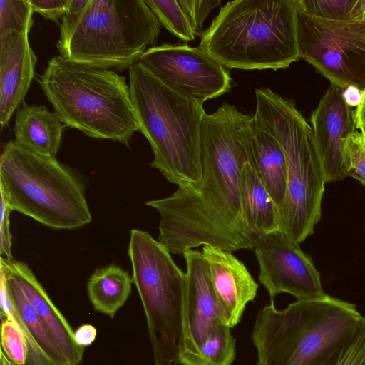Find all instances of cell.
I'll return each instance as SVG.
<instances>
[{"label": "cell", "mask_w": 365, "mask_h": 365, "mask_svg": "<svg viewBox=\"0 0 365 365\" xmlns=\"http://www.w3.org/2000/svg\"><path fill=\"white\" fill-rule=\"evenodd\" d=\"M251 118L227 103L205 113L200 181L145 202L160 214L158 241L170 254L183 255L200 245L230 252L254 250L258 236L244 220L240 197L242 171L251 160Z\"/></svg>", "instance_id": "obj_1"}, {"label": "cell", "mask_w": 365, "mask_h": 365, "mask_svg": "<svg viewBox=\"0 0 365 365\" xmlns=\"http://www.w3.org/2000/svg\"><path fill=\"white\" fill-rule=\"evenodd\" d=\"M297 0H235L221 7L199 48L225 68L284 69L300 58Z\"/></svg>", "instance_id": "obj_2"}, {"label": "cell", "mask_w": 365, "mask_h": 365, "mask_svg": "<svg viewBox=\"0 0 365 365\" xmlns=\"http://www.w3.org/2000/svg\"><path fill=\"white\" fill-rule=\"evenodd\" d=\"M364 319L355 304L329 295L284 309L271 301L254 324L256 365H315L349 341Z\"/></svg>", "instance_id": "obj_3"}, {"label": "cell", "mask_w": 365, "mask_h": 365, "mask_svg": "<svg viewBox=\"0 0 365 365\" xmlns=\"http://www.w3.org/2000/svg\"><path fill=\"white\" fill-rule=\"evenodd\" d=\"M128 72L140 132L154 155L150 166L178 187L198 182L203 103L172 90L138 61Z\"/></svg>", "instance_id": "obj_4"}, {"label": "cell", "mask_w": 365, "mask_h": 365, "mask_svg": "<svg viewBox=\"0 0 365 365\" xmlns=\"http://www.w3.org/2000/svg\"><path fill=\"white\" fill-rule=\"evenodd\" d=\"M41 86L63 124L88 137L130 147L139 124L130 86L116 72L51 58Z\"/></svg>", "instance_id": "obj_5"}, {"label": "cell", "mask_w": 365, "mask_h": 365, "mask_svg": "<svg viewBox=\"0 0 365 365\" xmlns=\"http://www.w3.org/2000/svg\"><path fill=\"white\" fill-rule=\"evenodd\" d=\"M86 186L56 158L32 153L14 140L0 157V191L13 210L53 229L73 230L91 222Z\"/></svg>", "instance_id": "obj_6"}, {"label": "cell", "mask_w": 365, "mask_h": 365, "mask_svg": "<svg viewBox=\"0 0 365 365\" xmlns=\"http://www.w3.org/2000/svg\"><path fill=\"white\" fill-rule=\"evenodd\" d=\"M256 114L281 145L287 161V190L279 209L280 231L299 244L321 219L325 180L311 125L293 100L268 88L255 89Z\"/></svg>", "instance_id": "obj_7"}, {"label": "cell", "mask_w": 365, "mask_h": 365, "mask_svg": "<svg viewBox=\"0 0 365 365\" xmlns=\"http://www.w3.org/2000/svg\"><path fill=\"white\" fill-rule=\"evenodd\" d=\"M160 31L145 0H88L56 47L70 61L121 72L156 42Z\"/></svg>", "instance_id": "obj_8"}, {"label": "cell", "mask_w": 365, "mask_h": 365, "mask_svg": "<svg viewBox=\"0 0 365 365\" xmlns=\"http://www.w3.org/2000/svg\"><path fill=\"white\" fill-rule=\"evenodd\" d=\"M133 282L148 328L155 365H178L187 276L148 232L133 229L128 249Z\"/></svg>", "instance_id": "obj_9"}, {"label": "cell", "mask_w": 365, "mask_h": 365, "mask_svg": "<svg viewBox=\"0 0 365 365\" xmlns=\"http://www.w3.org/2000/svg\"><path fill=\"white\" fill-rule=\"evenodd\" d=\"M297 40L300 58L331 84L365 89V19L329 20L299 11Z\"/></svg>", "instance_id": "obj_10"}, {"label": "cell", "mask_w": 365, "mask_h": 365, "mask_svg": "<svg viewBox=\"0 0 365 365\" xmlns=\"http://www.w3.org/2000/svg\"><path fill=\"white\" fill-rule=\"evenodd\" d=\"M138 61L172 90L202 103L232 86L229 70L199 47L163 43L148 48Z\"/></svg>", "instance_id": "obj_11"}, {"label": "cell", "mask_w": 365, "mask_h": 365, "mask_svg": "<svg viewBox=\"0 0 365 365\" xmlns=\"http://www.w3.org/2000/svg\"><path fill=\"white\" fill-rule=\"evenodd\" d=\"M253 251L259 265V281L268 291L271 301L282 292L297 300L328 295L312 258L283 232L259 235Z\"/></svg>", "instance_id": "obj_12"}, {"label": "cell", "mask_w": 365, "mask_h": 365, "mask_svg": "<svg viewBox=\"0 0 365 365\" xmlns=\"http://www.w3.org/2000/svg\"><path fill=\"white\" fill-rule=\"evenodd\" d=\"M183 256L187 264V285L182 312L179 364L206 365L200 349L214 327L222 322L219 304L202 252L189 250Z\"/></svg>", "instance_id": "obj_13"}, {"label": "cell", "mask_w": 365, "mask_h": 365, "mask_svg": "<svg viewBox=\"0 0 365 365\" xmlns=\"http://www.w3.org/2000/svg\"><path fill=\"white\" fill-rule=\"evenodd\" d=\"M342 91L331 84L309 119L314 152L326 182L346 177L343 168L344 140L356 130L354 110L344 101Z\"/></svg>", "instance_id": "obj_14"}, {"label": "cell", "mask_w": 365, "mask_h": 365, "mask_svg": "<svg viewBox=\"0 0 365 365\" xmlns=\"http://www.w3.org/2000/svg\"><path fill=\"white\" fill-rule=\"evenodd\" d=\"M202 253L208 265L221 322L232 328L240 322L246 305L254 301L258 284L232 252L203 245Z\"/></svg>", "instance_id": "obj_15"}, {"label": "cell", "mask_w": 365, "mask_h": 365, "mask_svg": "<svg viewBox=\"0 0 365 365\" xmlns=\"http://www.w3.org/2000/svg\"><path fill=\"white\" fill-rule=\"evenodd\" d=\"M29 31H11L0 35V124L6 127L24 101L34 76L37 58Z\"/></svg>", "instance_id": "obj_16"}, {"label": "cell", "mask_w": 365, "mask_h": 365, "mask_svg": "<svg viewBox=\"0 0 365 365\" xmlns=\"http://www.w3.org/2000/svg\"><path fill=\"white\" fill-rule=\"evenodd\" d=\"M0 269L19 284L52 334L68 365H79L83 359L85 347L76 343L74 331L53 304L28 265L20 261L1 257Z\"/></svg>", "instance_id": "obj_17"}, {"label": "cell", "mask_w": 365, "mask_h": 365, "mask_svg": "<svg viewBox=\"0 0 365 365\" xmlns=\"http://www.w3.org/2000/svg\"><path fill=\"white\" fill-rule=\"evenodd\" d=\"M249 138L250 163L279 210L287 190V169L284 150L256 114L251 118Z\"/></svg>", "instance_id": "obj_18"}, {"label": "cell", "mask_w": 365, "mask_h": 365, "mask_svg": "<svg viewBox=\"0 0 365 365\" xmlns=\"http://www.w3.org/2000/svg\"><path fill=\"white\" fill-rule=\"evenodd\" d=\"M63 123L56 113L44 106L24 103L16 111L14 141L32 153L56 158L61 146Z\"/></svg>", "instance_id": "obj_19"}, {"label": "cell", "mask_w": 365, "mask_h": 365, "mask_svg": "<svg viewBox=\"0 0 365 365\" xmlns=\"http://www.w3.org/2000/svg\"><path fill=\"white\" fill-rule=\"evenodd\" d=\"M240 197L244 220L257 236L280 230L279 207L250 162L242 171Z\"/></svg>", "instance_id": "obj_20"}, {"label": "cell", "mask_w": 365, "mask_h": 365, "mask_svg": "<svg viewBox=\"0 0 365 365\" xmlns=\"http://www.w3.org/2000/svg\"><path fill=\"white\" fill-rule=\"evenodd\" d=\"M132 283L129 273L115 264L95 270L87 284L95 310L113 318L130 294Z\"/></svg>", "instance_id": "obj_21"}, {"label": "cell", "mask_w": 365, "mask_h": 365, "mask_svg": "<svg viewBox=\"0 0 365 365\" xmlns=\"http://www.w3.org/2000/svg\"><path fill=\"white\" fill-rule=\"evenodd\" d=\"M1 271L4 272L3 270ZM4 274L6 278L8 290L13 305L23 323L41 348L53 359L62 365H68L66 358L52 334L41 319L22 289L14 279L4 272Z\"/></svg>", "instance_id": "obj_22"}, {"label": "cell", "mask_w": 365, "mask_h": 365, "mask_svg": "<svg viewBox=\"0 0 365 365\" xmlns=\"http://www.w3.org/2000/svg\"><path fill=\"white\" fill-rule=\"evenodd\" d=\"M235 345L231 328L219 322L202 344L200 355L206 365H232L235 358Z\"/></svg>", "instance_id": "obj_23"}, {"label": "cell", "mask_w": 365, "mask_h": 365, "mask_svg": "<svg viewBox=\"0 0 365 365\" xmlns=\"http://www.w3.org/2000/svg\"><path fill=\"white\" fill-rule=\"evenodd\" d=\"M160 25L184 41H192L195 34L178 0H145Z\"/></svg>", "instance_id": "obj_24"}, {"label": "cell", "mask_w": 365, "mask_h": 365, "mask_svg": "<svg viewBox=\"0 0 365 365\" xmlns=\"http://www.w3.org/2000/svg\"><path fill=\"white\" fill-rule=\"evenodd\" d=\"M0 293L1 314H10L22 331L27 343L28 354L25 365H62L53 359L38 344L21 321L16 311L8 290L5 274L0 271Z\"/></svg>", "instance_id": "obj_25"}, {"label": "cell", "mask_w": 365, "mask_h": 365, "mask_svg": "<svg viewBox=\"0 0 365 365\" xmlns=\"http://www.w3.org/2000/svg\"><path fill=\"white\" fill-rule=\"evenodd\" d=\"M34 11L28 0L0 1V35L11 31H30Z\"/></svg>", "instance_id": "obj_26"}, {"label": "cell", "mask_w": 365, "mask_h": 365, "mask_svg": "<svg viewBox=\"0 0 365 365\" xmlns=\"http://www.w3.org/2000/svg\"><path fill=\"white\" fill-rule=\"evenodd\" d=\"M343 168L365 187V131L356 130L344 140Z\"/></svg>", "instance_id": "obj_27"}, {"label": "cell", "mask_w": 365, "mask_h": 365, "mask_svg": "<svg viewBox=\"0 0 365 365\" xmlns=\"http://www.w3.org/2000/svg\"><path fill=\"white\" fill-rule=\"evenodd\" d=\"M1 338V349L6 356L16 365H25L28 348L26 339L14 318L8 314H2Z\"/></svg>", "instance_id": "obj_28"}, {"label": "cell", "mask_w": 365, "mask_h": 365, "mask_svg": "<svg viewBox=\"0 0 365 365\" xmlns=\"http://www.w3.org/2000/svg\"><path fill=\"white\" fill-rule=\"evenodd\" d=\"M315 365H365V319L349 341Z\"/></svg>", "instance_id": "obj_29"}, {"label": "cell", "mask_w": 365, "mask_h": 365, "mask_svg": "<svg viewBox=\"0 0 365 365\" xmlns=\"http://www.w3.org/2000/svg\"><path fill=\"white\" fill-rule=\"evenodd\" d=\"M299 11L329 20H350L356 0H297Z\"/></svg>", "instance_id": "obj_30"}, {"label": "cell", "mask_w": 365, "mask_h": 365, "mask_svg": "<svg viewBox=\"0 0 365 365\" xmlns=\"http://www.w3.org/2000/svg\"><path fill=\"white\" fill-rule=\"evenodd\" d=\"M192 29L195 36H201L202 25L210 11L220 5V0H178Z\"/></svg>", "instance_id": "obj_31"}, {"label": "cell", "mask_w": 365, "mask_h": 365, "mask_svg": "<svg viewBox=\"0 0 365 365\" xmlns=\"http://www.w3.org/2000/svg\"><path fill=\"white\" fill-rule=\"evenodd\" d=\"M13 210L4 195L1 192L0 206V254L6 259L13 260L11 252L12 237L9 230V215Z\"/></svg>", "instance_id": "obj_32"}, {"label": "cell", "mask_w": 365, "mask_h": 365, "mask_svg": "<svg viewBox=\"0 0 365 365\" xmlns=\"http://www.w3.org/2000/svg\"><path fill=\"white\" fill-rule=\"evenodd\" d=\"M34 12L43 17L57 21L66 12L71 0H28Z\"/></svg>", "instance_id": "obj_33"}, {"label": "cell", "mask_w": 365, "mask_h": 365, "mask_svg": "<svg viewBox=\"0 0 365 365\" xmlns=\"http://www.w3.org/2000/svg\"><path fill=\"white\" fill-rule=\"evenodd\" d=\"M88 0H71L60 24L61 36H65L82 14Z\"/></svg>", "instance_id": "obj_34"}, {"label": "cell", "mask_w": 365, "mask_h": 365, "mask_svg": "<svg viewBox=\"0 0 365 365\" xmlns=\"http://www.w3.org/2000/svg\"><path fill=\"white\" fill-rule=\"evenodd\" d=\"M96 329L91 324H83L74 331L76 343L82 346L91 344L96 336Z\"/></svg>", "instance_id": "obj_35"}, {"label": "cell", "mask_w": 365, "mask_h": 365, "mask_svg": "<svg viewBox=\"0 0 365 365\" xmlns=\"http://www.w3.org/2000/svg\"><path fill=\"white\" fill-rule=\"evenodd\" d=\"M342 96L346 103L353 108L359 106L363 99V91L359 88L350 86L342 91Z\"/></svg>", "instance_id": "obj_36"}, {"label": "cell", "mask_w": 365, "mask_h": 365, "mask_svg": "<svg viewBox=\"0 0 365 365\" xmlns=\"http://www.w3.org/2000/svg\"><path fill=\"white\" fill-rule=\"evenodd\" d=\"M365 118V89L363 91V99L359 106L354 110V120L356 128Z\"/></svg>", "instance_id": "obj_37"}, {"label": "cell", "mask_w": 365, "mask_h": 365, "mask_svg": "<svg viewBox=\"0 0 365 365\" xmlns=\"http://www.w3.org/2000/svg\"><path fill=\"white\" fill-rule=\"evenodd\" d=\"M0 361L1 365H16L6 356L1 349L0 354Z\"/></svg>", "instance_id": "obj_38"}, {"label": "cell", "mask_w": 365, "mask_h": 365, "mask_svg": "<svg viewBox=\"0 0 365 365\" xmlns=\"http://www.w3.org/2000/svg\"><path fill=\"white\" fill-rule=\"evenodd\" d=\"M356 130L365 131V118L361 121V123L358 125V127L356 128Z\"/></svg>", "instance_id": "obj_39"}]
</instances>
